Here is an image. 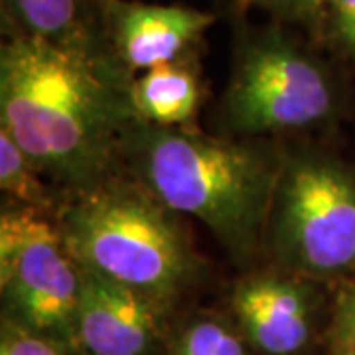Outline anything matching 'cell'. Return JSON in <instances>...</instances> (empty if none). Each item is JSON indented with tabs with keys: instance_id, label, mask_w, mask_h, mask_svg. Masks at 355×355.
Returning a JSON list of instances; mask_svg holds the SVG:
<instances>
[{
	"instance_id": "cell-1",
	"label": "cell",
	"mask_w": 355,
	"mask_h": 355,
	"mask_svg": "<svg viewBox=\"0 0 355 355\" xmlns=\"http://www.w3.org/2000/svg\"><path fill=\"white\" fill-rule=\"evenodd\" d=\"M127 105L71 42L32 34L0 55V127L42 174L71 188L99 184L113 158Z\"/></svg>"
},
{
	"instance_id": "cell-2",
	"label": "cell",
	"mask_w": 355,
	"mask_h": 355,
	"mask_svg": "<svg viewBox=\"0 0 355 355\" xmlns=\"http://www.w3.org/2000/svg\"><path fill=\"white\" fill-rule=\"evenodd\" d=\"M139 140L140 176L168 209L198 217L233 253L253 251L280 168L251 146L168 127L146 128Z\"/></svg>"
},
{
	"instance_id": "cell-3",
	"label": "cell",
	"mask_w": 355,
	"mask_h": 355,
	"mask_svg": "<svg viewBox=\"0 0 355 355\" xmlns=\"http://www.w3.org/2000/svg\"><path fill=\"white\" fill-rule=\"evenodd\" d=\"M58 229L77 265L162 306L198 270L190 243L150 190L97 184L62 211Z\"/></svg>"
},
{
	"instance_id": "cell-4",
	"label": "cell",
	"mask_w": 355,
	"mask_h": 355,
	"mask_svg": "<svg viewBox=\"0 0 355 355\" xmlns=\"http://www.w3.org/2000/svg\"><path fill=\"white\" fill-rule=\"evenodd\" d=\"M280 261L312 277L355 272V178L324 156H294L280 168L270 209Z\"/></svg>"
},
{
	"instance_id": "cell-5",
	"label": "cell",
	"mask_w": 355,
	"mask_h": 355,
	"mask_svg": "<svg viewBox=\"0 0 355 355\" xmlns=\"http://www.w3.org/2000/svg\"><path fill=\"white\" fill-rule=\"evenodd\" d=\"M0 288L12 322L76 342L81 270L58 225L36 209H10L0 217Z\"/></svg>"
},
{
	"instance_id": "cell-6",
	"label": "cell",
	"mask_w": 355,
	"mask_h": 355,
	"mask_svg": "<svg viewBox=\"0 0 355 355\" xmlns=\"http://www.w3.org/2000/svg\"><path fill=\"white\" fill-rule=\"evenodd\" d=\"M328 77L280 40H261L239 60L227 91V119L239 132L306 128L331 113Z\"/></svg>"
},
{
	"instance_id": "cell-7",
	"label": "cell",
	"mask_w": 355,
	"mask_h": 355,
	"mask_svg": "<svg viewBox=\"0 0 355 355\" xmlns=\"http://www.w3.org/2000/svg\"><path fill=\"white\" fill-rule=\"evenodd\" d=\"M76 343L89 355H153L160 308L148 296L79 265Z\"/></svg>"
},
{
	"instance_id": "cell-8",
	"label": "cell",
	"mask_w": 355,
	"mask_h": 355,
	"mask_svg": "<svg viewBox=\"0 0 355 355\" xmlns=\"http://www.w3.org/2000/svg\"><path fill=\"white\" fill-rule=\"evenodd\" d=\"M233 310L245 336L266 355H296L312 334L308 292L277 275L245 279L233 294Z\"/></svg>"
},
{
	"instance_id": "cell-9",
	"label": "cell",
	"mask_w": 355,
	"mask_h": 355,
	"mask_svg": "<svg viewBox=\"0 0 355 355\" xmlns=\"http://www.w3.org/2000/svg\"><path fill=\"white\" fill-rule=\"evenodd\" d=\"M216 22V16L176 4L119 2L113 32L121 58L132 69H150L174 62Z\"/></svg>"
},
{
	"instance_id": "cell-10",
	"label": "cell",
	"mask_w": 355,
	"mask_h": 355,
	"mask_svg": "<svg viewBox=\"0 0 355 355\" xmlns=\"http://www.w3.org/2000/svg\"><path fill=\"white\" fill-rule=\"evenodd\" d=\"M200 101L196 76L174 62L156 65L130 87V109L156 127L188 123Z\"/></svg>"
},
{
	"instance_id": "cell-11",
	"label": "cell",
	"mask_w": 355,
	"mask_h": 355,
	"mask_svg": "<svg viewBox=\"0 0 355 355\" xmlns=\"http://www.w3.org/2000/svg\"><path fill=\"white\" fill-rule=\"evenodd\" d=\"M40 170L8 130L0 127V188L30 209L50 207V196L40 182Z\"/></svg>"
},
{
	"instance_id": "cell-12",
	"label": "cell",
	"mask_w": 355,
	"mask_h": 355,
	"mask_svg": "<svg viewBox=\"0 0 355 355\" xmlns=\"http://www.w3.org/2000/svg\"><path fill=\"white\" fill-rule=\"evenodd\" d=\"M16 18L26 28L24 34L71 42L79 14V0H8Z\"/></svg>"
},
{
	"instance_id": "cell-13",
	"label": "cell",
	"mask_w": 355,
	"mask_h": 355,
	"mask_svg": "<svg viewBox=\"0 0 355 355\" xmlns=\"http://www.w3.org/2000/svg\"><path fill=\"white\" fill-rule=\"evenodd\" d=\"M174 355H249L243 340L216 318L196 320L184 330Z\"/></svg>"
},
{
	"instance_id": "cell-14",
	"label": "cell",
	"mask_w": 355,
	"mask_h": 355,
	"mask_svg": "<svg viewBox=\"0 0 355 355\" xmlns=\"http://www.w3.org/2000/svg\"><path fill=\"white\" fill-rule=\"evenodd\" d=\"M65 345L58 338L28 330L8 320L2 330L0 355H65Z\"/></svg>"
},
{
	"instance_id": "cell-15",
	"label": "cell",
	"mask_w": 355,
	"mask_h": 355,
	"mask_svg": "<svg viewBox=\"0 0 355 355\" xmlns=\"http://www.w3.org/2000/svg\"><path fill=\"white\" fill-rule=\"evenodd\" d=\"M330 355H355V280L343 286L330 324Z\"/></svg>"
},
{
	"instance_id": "cell-16",
	"label": "cell",
	"mask_w": 355,
	"mask_h": 355,
	"mask_svg": "<svg viewBox=\"0 0 355 355\" xmlns=\"http://www.w3.org/2000/svg\"><path fill=\"white\" fill-rule=\"evenodd\" d=\"M334 26L347 50L355 55V0H328Z\"/></svg>"
},
{
	"instance_id": "cell-17",
	"label": "cell",
	"mask_w": 355,
	"mask_h": 355,
	"mask_svg": "<svg viewBox=\"0 0 355 355\" xmlns=\"http://www.w3.org/2000/svg\"><path fill=\"white\" fill-rule=\"evenodd\" d=\"M259 2H263L275 10H282V12L310 14L316 12L326 0H259Z\"/></svg>"
}]
</instances>
